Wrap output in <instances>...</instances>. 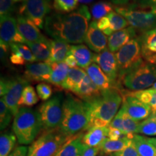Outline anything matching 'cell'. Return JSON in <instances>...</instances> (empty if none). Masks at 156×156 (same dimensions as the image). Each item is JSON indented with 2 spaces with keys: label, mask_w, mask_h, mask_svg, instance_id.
Listing matches in <instances>:
<instances>
[{
  "label": "cell",
  "mask_w": 156,
  "mask_h": 156,
  "mask_svg": "<svg viewBox=\"0 0 156 156\" xmlns=\"http://www.w3.org/2000/svg\"><path fill=\"white\" fill-rule=\"evenodd\" d=\"M9 60L13 64L15 65H23L25 64V60L18 52L15 51H11V55L9 56Z\"/></svg>",
  "instance_id": "45"
},
{
  "label": "cell",
  "mask_w": 156,
  "mask_h": 156,
  "mask_svg": "<svg viewBox=\"0 0 156 156\" xmlns=\"http://www.w3.org/2000/svg\"><path fill=\"white\" fill-rule=\"evenodd\" d=\"M114 7L110 2L101 1L95 3L90 8L93 20L98 21L103 17H106L111 12L113 11Z\"/></svg>",
  "instance_id": "34"
},
{
  "label": "cell",
  "mask_w": 156,
  "mask_h": 156,
  "mask_svg": "<svg viewBox=\"0 0 156 156\" xmlns=\"http://www.w3.org/2000/svg\"><path fill=\"white\" fill-rule=\"evenodd\" d=\"M37 93H38V97L41 99L42 101H48L51 98L52 87L49 84L46 83H38L36 87Z\"/></svg>",
  "instance_id": "41"
},
{
  "label": "cell",
  "mask_w": 156,
  "mask_h": 156,
  "mask_svg": "<svg viewBox=\"0 0 156 156\" xmlns=\"http://www.w3.org/2000/svg\"><path fill=\"white\" fill-rule=\"evenodd\" d=\"M52 66L51 76L48 83L51 84L56 87H59L62 88V85L64 81L67 77V74L69 73V67L65 62H60V63H51Z\"/></svg>",
  "instance_id": "30"
},
{
  "label": "cell",
  "mask_w": 156,
  "mask_h": 156,
  "mask_svg": "<svg viewBox=\"0 0 156 156\" xmlns=\"http://www.w3.org/2000/svg\"><path fill=\"white\" fill-rule=\"evenodd\" d=\"M137 5L141 7H156V0H139L137 2L135 3Z\"/></svg>",
  "instance_id": "51"
},
{
  "label": "cell",
  "mask_w": 156,
  "mask_h": 156,
  "mask_svg": "<svg viewBox=\"0 0 156 156\" xmlns=\"http://www.w3.org/2000/svg\"><path fill=\"white\" fill-rule=\"evenodd\" d=\"M69 138L59 128L44 131L28 147V156H54Z\"/></svg>",
  "instance_id": "7"
},
{
  "label": "cell",
  "mask_w": 156,
  "mask_h": 156,
  "mask_svg": "<svg viewBox=\"0 0 156 156\" xmlns=\"http://www.w3.org/2000/svg\"><path fill=\"white\" fill-rule=\"evenodd\" d=\"M13 0H0V17L12 16L14 12Z\"/></svg>",
  "instance_id": "42"
},
{
  "label": "cell",
  "mask_w": 156,
  "mask_h": 156,
  "mask_svg": "<svg viewBox=\"0 0 156 156\" xmlns=\"http://www.w3.org/2000/svg\"><path fill=\"white\" fill-rule=\"evenodd\" d=\"M96 23L98 28L100 29L103 34L106 35V36H110L114 33L112 31V28H111L110 22H109L108 17L107 16L103 17L99 20L96 21Z\"/></svg>",
  "instance_id": "43"
},
{
  "label": "cell",
  "mask_w": 156,
  "mask_h": 156,
  "mask_svg": "<svg viewBox=\"0 0 156 156\" xmlns=\"http://www.w3.org/2000/svg\"><path fill=\"white\" fill-rule=\"evenodd\" d=\"M108 17L109 22H110L111 28L113 32L122 30L129 25L128 21L126 20L125 17H124L122 15L119 14L116 11L111 12L109 14L107 15Z\"/></svg>",
  "instance_id": "37"
},
{
  "label": "cell",
  "mask_w": 156,
  "mask_h": 156,
  "mask_svg": "<svg viewBox=\"0 0 156 156\" xmlns=\"http://www.w3.org/2000/svg\"><path fill=\"white\" fill-rule=\"evenodd\" d=\"M136 29L132 26L113 33L108 39V48L111 51L117 52L129 41L136 38Z\"/></svg>",
  "instance_id": "18"
},
{
  "label": "cell",
  "mask_w": 156,
  "mask_h": 156,
  "mask_svg": "<svg viewBox=\"0 0 156 156\" xmlns=\"http://www.w3.org/2000/svg\"><path fill=\"white\" fill-rule=\"evenodd\" d=\"M149 140L151 141V142L153 144V145H155V147H156V137L149 138Z\"/></svg>",
  "instance_id": "55"
},
{
  "label": "cell",
  "mask_w": 156,
  "mask_h": 156,
  "mask_svg": "<svg viewBox=\"0 0 156 156\" xmlns=\"http://www.w3.org/2000/svg\"><path fill=\"white\" fill-rule=\"evenodd\" d=\"M52 71L51 64L49 62L30 63L25 65L24 77L29 82H48Z\"/></svg>",
  "instance_id": "15"
},
{
  "label": "cell",
  "mask_w": 156,
  "mask_h": 156,
  "mask_svg": "<svg viewBox=\"0 0 156 156\" xmlns=\"http://www.w3.org/2000/svg\"><path fill=\"white\" fill-rule=\"evenodd\" d=\"M51 8V0H25L20 8V13L32 21L39 29H43Z\"/></svg>",
  "instance_id": "11"
},
{
  "label": "cell",
  "mask_w": 156,
  "mask_h": 156,
  "mask_svg": "<svg viewBox=\"0 0 156 156\" xmlns=\"http://www.w3.org/2000/svg\"><path fill=\"white\" fill-rule=\"evenodd\" d=\"M115 56L118 64L119 77L121 83L124 76L143 60L141 43L139 37L132 39L121 48Z\"/></svg>",
  "instance_id": "8"
},
{
  "label": "cell",
  "mask_w": 156,
  "mask_h": 156,
  "mask_svg": "<svg viewBox=\"0 0 156 156\" xmlns=\"http://www.w3.org/2000/svg\"><path fill=\"white\" fill-rule=\"evenodd\" d=\"M89 122L86 102L67 94L63 103V114L59 129L69 137L87 130Z\"/></svg>",
  "instance_id": "3"
},
{
  "label": "cell",
  "mask_w": 156,
  "mask_h": 156,
  "mask_svg": "<svg viewBox=\"0 0 156 156\" xmlns=\"http://www.w3.org/2000/svg\"><path fill=\"white\" fill-rule=\"evenodd\" d=\"M132 140L140 156H156V147L148 137L134 134Z\"/></svg>",
  "instance_id": "29"
},
{
  "label": "cell",
  "mask_w": 156,
  "mask_h": 156,
  "mask_svg": "<svg viewBox=\"0 0 156 156\" xmlns=\"http://www.w3.org/2000/svg\"><path fill=\"white\" fill-rule=\"evenodd\" d=\"M109 156H140L136 151L135 146L134 145L132 140L131 143L126 148L122 150V151L117 152V153H113Z\"/></svg>",
  "instance_id": "44"
},
{
  "label": "cell",
  "mask_w": 156,
  "mask_h": 156,
  "mask_svg": "<svg viewBox=\"0 0 156 156\" xmlns=\"http://www.w3.org/2000/svg\"><path fill=\"white\" fill-rule=\"evenodd\" d=\"M77 0H54V7L59 13L72 12L77 9Z\"/></svg>",
  "instance_id": "39"
},
{
  "label": "cell",
  "mask_w": 156,
  "mask_h": 156,
  "mask_svg": "<svg viewBox=\"0 0 156 156\" xmlns=\"http://www.w3.org/2000/svg\"><path fill=\"white\" fill-rule=\"evenodd\" d=\"M126 94L136 98L138 100L148 105L153 112H156V90L155 89L151 87L140 91H128Z\"/></svg>",
  "instance_id": "31"
},
{
  "label": "cell",
  "mask_w": 156,
  "mask_h": 156,
  "mask_svg": "<svg viewBox=\"0 0 156 156\" xmlns=\"http://www.w3.org/2000/svg\"><path fill=\"white\" fill-rule=\"evenodd\" d=\"M9 48H10V46L8 44H5V42L0 41V52H1V61L4 62H6L7 58L9 56Z\"/></svg>",
  "instance_id": "46"
},
{
  "label": "cell",
  "mask_w": 156,
  "mask_h": 156,
  "mask_svg": "<svg viewBox=\"0 0 156 156\" xmlns=\"http://www.w3.org/2000/svg\"><path fill=\"white\" fill-rule=\"evenodd\" d=\"M10 50L18 52L25 62L29 63H34L37 61L30 48L25 44H10Z\"/></svg>",
  "instance_id": "40"
},
{
  "label": "cell",
  "mask_w": 156,
  "mask_h": 156,
  "mask_svg": "<svg viewBox=\"0 0 156 156\" xmlns=\"http://www.w3.org/2000/svg\"><path fill=\"white\" fill-rule=\"evenodd\" d=\"M83 135L80 133L70 137L54 156H79L83 154L86 147L82 140Z\"/></svg>",
  "instance_id": "21"
},
{
  "label": "cell",
  "mask_w": 156,
  "mask_h": 156,
  "mask_svg": "<svg viewBox=\"0 0 156 156\" xmlns=\"http://www.w3.org/2000/svg\"><path fill=\"white\" fill-rule=\"evenodd\" d=\"M138 134L145 136H156V112H153L152 114L140 122Z\"/></svg>",
  "instance_id": "33"
},
{
  "label": "cell",
  "mask_w": 156,
  "mask_h": 156,
  "mask_svg": "<svg viewBox=\"0 0 156 156\" xmlns=\"http://www.w3.org/2000/svg\"><path fill=\"white\" fill-rule=\"evenodd\" d=\"M156 82V65L142 60L129 71L121 83L129 90L140 91L149 88Z\"/></svg>",
  "instance_id": "6"
},
{
  "label": "cell",
  "mask_w": 156,
  "mask_h": 156,
  "mask_svg": "<svg viewBox=\"0 0 156 156\" xmlns=\"http://www.w3.org/2000/svg\"><path fill=\"white\" fill-rule=\"evenodd\" d=\"M101 92L102 91L95 85L89 76L86 75L79 85L76 87L73 93L81 100L88 102L99 96Z\"/></svg>",
  "instance_id": "20"
},
{
  "label": "cell",
  "mask_w": 156,
  "mask_h": 156,
  "mask_svg": "<svg viewBox=\"0 0 156 156\" xmlns=\"http://www.w3.org/2000/svg\"><path fill=\"white\" fill-rule=\"evenodd\" d=\"M0 41L9 46L12 44L26 43L17 28V19L12 16L0 17Z\"/></svg>",
  "instance_id": "14"
},
{
  "label": "cell",
  "mask_w": 156,
  "mask_h": 156,
  "mask_svg": "<svg viewBox=\"0 0 156 156\" xmlns=\"http://www.w3.org/2000/svg\"><path fill=\"white\" fill-rule=\"evenodd\" d=\"M38 96L34 87L28 85L23 90L20 100V107H31L38 102Z\"/></svg>",
  "instance_id": "35"
},
{
  "label": "cell",
  "mask_w": 156,
  "mask_h": 156,
  "mask_svg": "<svg viewBox=\"0 0 156 156\" xmlns=\"http://www.w3.org/2000/svg\"><path fill=\"white\" fill-rule=\"evenodd\" d=\"M86 75V72L82 68H70L67 77L62 84V88L73 93Z\"/></svg>",
  "instance_id": "28"
},
{
  "label": "cell",
  "mask_w": 156,
  "mask_h": 156,
  "mask_svg": "<svg viewBox=\"0 0 156 156\" xmlns=\"http://www.w3.org/2000/svg\"><path fill=\"white\" fill-rule=\"evenodd\" d=\"M108 39L106 35L98 28L96 21L93 20L90 23L88 30L84 41L90 49L97 54L101 53L106 48Z\"/></svg>",
  "instance_id": "16"
},
{
  "label": "cell",
  "mask_w": 156,
  "mask_h": 156,
  "mask_svg": "<svg viewBox=\"0 0 156 156\" xmlns=\"http://www.w3.org/2000/svg\"><path fill=\"white\" fill-rule=\"evenodd\" d=\"M147 62H150V63L154 64H155V65H156V55L153 56V57H151V58H150V59H148Z\"/></svg>",
  "instance_id": "54"
},
{
  "label": "cell",
  "mask_w": 156,
  "mask_h": 156,
  "mask_svg": "<svg viewBox=\"0 0 156 156\" xmlns=\"http://www.w3.org/2000/svg\"><path fill=\"white\" fill-rule=\"evenodd\" d=\"M30 82L25 77H16L5 79L2 78L0 82V95L7 106L9 107L14 116L18 112L19 103L21 98L23 91Z\"/></svg>",
  "instance_id": "10"
},
{
  "label": "cell",
  "mask_w": 156,
  "mask_h": 156,
  "mask_svg": "<svg viewBox=\"0 0 156 156\" xmlns=\"http://www.w3.org/2000/svg\"><path fill=\"white\" fill-rule=\"evenodd\" d=\"M70 46L64 41L54 39L51 40V54L47 62L60 63L64 62L66 56L69 52Z\"/></svg>",
  "instance_id": "25"
},
{
  "label": "cell",
  "mask_w": 156,
  "mask_h": 156,
  "mask_svg": "<svg viewBox=\"0 0 156 156\" xmlns=\"http://www.w3.org/2000/svg\"><path fill=\"white\" fill-rule=\"evenodd\" d=\"M22 1L24 2L25 0H13V2H22Z\"/></svg>",
  "instance_id": "57"
},
{
  "label": "cell",
  "mask_w": 156,
  "mask_h": 156,
  "mask_svg": "<svg viewBox=\"0 0 156 156\" xmlns=\"http://www.w3.org/2000/svg\"><path fill=\"white\" fill-rule=\"evenodd\" d=\"M17 139L14 132H5L0 136V156H9L16 147Z\"/></svg>",
  "instance_id": "32"
},
{
  "label": "cell",
  "mask_w": 156,
  "mask_h": 156,
  "mask_svg": "<svg viewBox=\"0 0 156 156\" xmlns=\"http://www.w3.org/2000/svg\"><path fill=\"white\" fill-rule=\"evenodd\" d=\"M122 102V90L117 88L102 91L99 96L86 102L89 116L87 130L92 127H108L119 111Z\"/></svg>",
  "instance_id": "2"
},
{
  "label": "cell",
  "mask_w": 156,
  "mask_h": 156,
  "mask_svg": "<svg viewBox=\"0 0 156 156\" xmlns=\"http://www.w3.org/2000/svg\"><path fill=\"white\" fill-rule=\"evenodd\" d=\"M139 38L141 43L142 57L147 61L156 55V28L143 32Z\"/></svg>",
  "instance_id": "23"
},
{
  "label": "cell",
  "mask_w": 156,
  "mask_h": 156,
  "mask_svg": "<svg viewBox=\"0 0 156 156\" xmlns=\"http://www.w3.org/2000/svg\"><path fill=\"white\" fill-rule=\"evenodd\" d=\"M93 62L101 68L115 86L120 89L122 84L119 81L118 64L115 54L108 48H106L101 53L94 54Z\"/></svg>",
  "instance_id": "12"
},
{
  "label": "cell",
  "mask_w": 156,
  "mask_h": 156,
  "mask_svg": "<svg viewBox=\"0 0 156 156\" xmlns=\"http://www.w3.org/2000/svg\"><path fill=\"white\" fill-rule=\"evenodd\" d=\"M25 44L30 48L36 60L47 62L51 54V40L45 38L38 42H28Z\"/></svg>",
  "instance_id": "27"
},
{
  "label": "cell",
  "mask_w": 156,
  "mask_h": 156,
  "mask_svg": "<svg viewBox=\"0 0 156 156\" xmlns=\"http://www.w3.org/2000/svg\"><path fill=\"white\" fill-rule=\"evenodd\" d=\"M123 95V102L122 108L124 109L126 114L133 119L141 122L145 120L153 112V110L148 105L145 104L137 98L128 94Z\"/></svg>",
  "instance_id": "13"
},
{
  "label": "cell",
  "mask_w": 156,
  "mask_h": 156,
  "mask_svg": "<svg viewBox=\"0 0 156 156\" xmlns=\"http://www.w3.org/2000/svg\"><path fill=\"white\" fill-rule=\"evenodd\" d=\"M111 2L116 5H125L132 1V0H109Z\"/></svg>",
  "instance_id": "52"
},
{
  "label": "cell",
  "mask_w": 156,
  "mask_h": 156,
  "mask_svg": "<svg viewBox=\"0 0 156 156\" xmlns=\"http://www.w3.org/2000/svg\"><path fill=\"white\" fill-rule=\"evenodd\" d=\"M109 127H92L83 135V142L88 147H98L108 138Z\"/></svg>",
  "instance_id": "22"
},
{
  "label": "cell",
  "mask_w": 156,
  "mask_h": 156,
  "mask_svg": "<svg viewBox=\"0 0 156 156\" xmlns=\"http://www.w3.org/2000/svg\"><path fill=\"white\" fill-rule=\"evenodd\" d=\"M64 97L62 93L54 95L45 101L38 108L42 123V130L48 131L59 128L63 114Z\"/></svg>",
  "instance_id": "9"
},
{
  "label": "cell",
  "mask_w": 156,
  "mask_h": 156,
  "mask_svg": "<svg viewBox=\"0 0 156 156\" xmlns=\"http://www.w3.org/2000/svg\"><path fill=\"white\" fill-rule=\"evenodd\" d=\"M122 109L123 111V130H124V134L132 139L134 134H138V129H139L140 124L141 122H137V121L133 119L129 115L126 114L124 109L122 108Z\"/></svg>",
  "instance_id": "36"
},
{
  "label": "cell",
  "mask_w": 156,
  "mask_h": 156,
  "mask_svg": "<svg viewBox=\"0 0 156 156\" xmlns=\"http://www.w3.org/2000/svg\"><path fill=\"white\" fill-rule=\"evenodd\" d=\"M28 147L25 145H18L9 156H28Z\"/></svg>",
  "instance_id": "47"
},
{
  "label": "cell",
  "mask_w": 156,
  "mask_h": 156,
  "mask_svg": "<svg viewBox=\"0 0 156 156\" xmlns=\"http://www.w3.org/2000/svg\"><path fill=\"white\" fill-rule=\"evenodd\" d=\"M100 148L98 147H85L82 156H97L100 152Z\"/></svg>",
  "instance_id": "50"
},
{
  "label": "cell",
  "mask_w": 156,
  "mask_h": 156,
  "mask_svg": "<svg viewBox=\"0 0 156 156\" xmlns=\"http://www.w3.org/2000/svg\"><path fill=\"white\" fill-rule=\"evenodd\" d=\"M64 62L69 66V68H75L77 67V62L75 56L72 54L70 52H69L67 56H66L65 59H64Z\"/></svg>",
  "instance_id": "49"
},
{
  "label": "cell",
  "mask_w": 156,
  "mask_h": 156,
  "mask_svg": "<svg viewBox=\"0 0 156 156\" xmlns=\"http://www.w3.org/2000/svg\"><path fill=\"white\" fill-rule=\"evenodd\" d=\"M78 2V3L80 4H83V5H86V4H90L93 2L95 0H77Z\"/></svg>",
  "instance_id": "53"
},
{
  "label": "cell",
  "mask_w": 156,
  "mask_h": 156,
  "mask_svg": "<svg viewBox=\"0 0 156 156\" xmlns=\"http://www.w3.org/2000/svg\"><path fill=\"white\" fill-rule=\"evenodd\" d=\"M115 11L122 15L136 30L145 31L156 28V7H141L134 3L127 7H116Z\"/></svg>",
  "instance_id": "5"
},
{
  "label": "cell",
  "mask_w": 156,
  "mask_h": 156,
  "mask_svg": "<svg viewBox=\"0 0 156 156\" xmlns=\"http://www.w3.org/2000/svg\"><path fill=\"white\" fill-rule=\"evenodd\" d=\"M132 139L128 136H124L118 140L107 138L100 145V151L105 155H112L113 153L122 151L131 143Z\"/></svg>",
  "instance_id": "26"
},
{
  "label": "cell",
  "mask_w": 156,
  "mask_h": 156,
  "mask_svg": "<svg viewBox=\"0 0 156 156\" xmlns=\"http://www.w3.org/2000/svg\"><path fill=\"white\" fill-rule=\"evenodd\" d=\"M126 135L124 132H122L121 130L115 128H112L109 127V131H108V138L112 140H118L119 138H122Z\"/></svg>",
  "instance_id": "48"
},
{
  "label": "cell",
  "mask_w": 156,
  "mask_h": 156,
  "mask_svg": "<svg viewBox=\"0 0 156 156\" xmlns=\"http://www.w3.org/2000/svg\"><path fill=\"white\" fill-rule=\"evenodd\" d=\"M12 116H14L12 112L7 106L2 98L0 100V129L1 131L5 129L9 126Z\"/></svg>",
  "instance_id": "38"
},
{
  "label": "cell",
  "mask_w": 156,
  "mask_h": 156,
  "mask_svg": "<svg viewBox=\"0 0 156 156\" xmlns=\"http://www.w3.org/2000/svg\"><path fill=\"white\" fill-rule=\"evenodd\" d=\"M69 52L75 56L77 65L82 69H87L93 63L94 54L91 52L86 45L75 44L70 46Z\"/></svg>",
  "instance_id": "24"
},
{
  "label": "cell",
  "mask_w": 156,
  "mask_h": 156,
  "mask_svg": "<svg viewBox=\"0 0 156 156\" xmlns=\"http://www.w3.org/2000/svg\"><path fill=\"white\" fill-rule=\"evenodd\" d=\"M103 156H105V155H103Z\"/></svg>",
  "instance_id": "59"
},
{
  "label": "cell",
  "mask_w": 156,
  "mask_h": 156,
  "mask_svg": "<svg viewBox=\"0 0 156 156\" xmlns=\"http://www.w3.org/2000/svg\"><path fill=\"white\" fill-rule=\"evenodd\" d=\"M152 88L155 89V90H156V82H155V83H154V84H153V86H152Z\"/></svg>",
  "instance_id": "56"
},
{
  "label": "cell",
  "mask_w": 156,
  "mask_h": 156,
  "mask_svg": "<svg viewBox=\"0 0 156 156\" xmlns=\"http://www.w3.org/2000/svg\"><path fill=\"white\" fill-rule=\"evenodd\" d=\"M17 28L20 34L28 42H38L46 38L40 30L32 21L23 15L17 18Z\"/></svg>",
  "instance_id": "17"
},
{
  "label": "cell",
  "mask_w": 156,
  "mask_h": 156,
  "mask_svg": "<svg viewBox=\"0 0 156 156\" xmlns=\"http://www.w3.org/2000/svg\"><path fill=\"white\" fill-rule=\"evenodd\" d=\"M91 12L86 5H81L70 13H53L48 15L44 30L54 39L68 44H82L88 30Z\"/></svg>",
  "instance_id": "1"
},
{
  "label": "cell",
  "mask_w": 156,
  "mask_h": 156,
  "mask_svg": "<svg viewBox=\"0 0 156 156\" xmlns=\"http://www.w3.org/2000/svg\"><path fill=\"white\" fill-rule=\"evenodd\" d=\"M85 72L91 79V80L101 91L108 90L112 88H117L114 85V83L106 75V74L103 73L101 68L94 62L91 64L87 69H85Z\"/></svg>",
  "instance_id": "19"
},
{
  "label": "cell",
  "mask_w": 156,
  "mask_h": 156,
  "mask_svg": "<svg viewBox=\"0 0 156 156\" xmlns=\"http://www.w3.org/2000/svg\"><path fill=\"white\" fill-rule=\"evenodd\" d=\"M42 130V123L38 110L20 107L14 116L12 131L21 145L32 144Z\"/></svg>",
  "instance_id": "4"
},
{
  "label": "cell",
  "mask_w": 156,
  "mask_h": 156,
  "mask_svg": "<svg viewBox=\"0 0 156 156\" xmlns=\"http://www.w3.org/2000/svg\"><path fill=\"white\" fill-rule=\"evenodd\" d=\"M99 156H103V155H99Z\"/></svg>",
  "instance_id": "58"
}]
</instances>
